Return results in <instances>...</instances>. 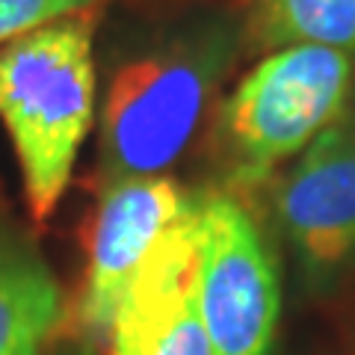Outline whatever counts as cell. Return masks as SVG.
Masks as SVG:
<instances>
[{"label":"cell","instance_id":"1","mask_svg":"<svg viewBox=\"0 0 355 355\" xmlns=\"http://www.w3.org/2000/svg\"><path fill=\"white\" fill-rule=\"evenodd\" d=\"M92 18L65 15L0 44V121L36 222L57 210L95 119Z\"/></svg>","mask_w":355,"mask_h":355},{"label":"cell","instance_id":"2","mask_svg":"<svg viewBox=\"0 0 355 355\" xmlns=\"http://www.w3.org/2000/svg\"><path fill=\"white\" fill-rule=\"evenodd\" d=\"M231 48L222 27H198L133 53L110 74L101 104L104 184L163 175L181 157Z\"/></svg>","mask_w":355,"mask_h":355},{"label":"cell","instance_id":"3","mask_svg":"<svg viewBox=\"0 0 355 355\" xmlns=\"http://www.w3.org/2000/svg\"><path fill=\"white\" fill-rule=\"evenodd\" d=\"M352 86V53L287 44L237 83L219 113V142L234 181L254 184L335 125Z\"/></svg>","mask_w":355,"mask_h":355},{"label":"cell","instance_id":"4","mask_svg":"<svg viewBox=\"0 0 355 355\" xmlns=\"http://www.w3.org/2000/svg\"><path fill=\"white\" fill-rule=\"evenodd\" d=\"M198 234V314L214 355H270L279 320V279L263 234L237 198L202 196Z\"/></svg>","mask_w":355,"mask_h":355},{"label":"cell","instance_id":"5","mask_svg":"<svg viewBox=\"0 0 355 355\" xmlns=\"http://www.w3.org/2000/svg\"><path fill=\"white\" fill-rule=\"evenodd\" d=\"M190 205L193 198L163 175L104 184L83 234L86 270L77 314L86 335L110 338L137 275Z\"/></svg>","mask_w":355,"mask_h":355},{"label":"cell","instance_id":"6","mask_svg":"<svg viewBox=\"0 0 355 355\" xmlns=\"http://www.w3.org/2000/svg\"><path fill=\"white\" fill-rule=\"evenodd\" d=\"M193 198L146 261L110 329V355H214L198 314V234Z\"/></svg>","mask_w":355,"mask_h":355},{"label":"cell","instance_id":"7","mask_svg":"<svg viewBox=\"0 0 355 355\" xmlns=\"http://www.w3.org/2000/svg\"><path fill=\"white\" fill-rule=\"evenodd\" d=\"M282 228L317 272L355 254V125L335 121L305 148L275 190Z\"/></svg>","mask_w":355,"mask_h":355},{"label":"cell","instance_id":"8","mask_svg":"<svg viewBox=\"0 0 355 355\" xmlns=\"http://www.w3.org/2000/svg\"><path fill=\"white\" fill-rule=\"evenodd\" d=\"M60 311V284L44 254L0 222V355H44Z\"/></svg>","mask_w":355,"mask_h":355},{"label":"cell","instance_id":"9","mask_svg":"<svg viewBox=\"0 0 355 355\" xmlns=\"http://www.w3.org/2000/svg\"><path fill=\"white\" fill-rule=\"evenodd\" d=\"M266 44H326L355 51V0H263Z\"/></svg>","mask_w":355,"mask_h":355},{"label":"cell","instance_id":"10","mask_svg":"<svg viewBox=\"0 0 355 355\" xmlns=\"http://www.w3.org/2000/svg\"><path fill=\"white\" fill-rule=\"evenodd\" d=\"M86 6H92V0H0V44L51 21L83 12Z\"/></svg>","mask_w":355,"mask_h":355},{"label":"cell","instance_id":"11","mask_svg":"<svg viewBox=\"0 0 355 355\" xmlns=\"http://www.w3.org/2000/svg\"><path fill=\"white\" fill-rule=\"evenodd\" d=\"M53 355H92V352H89V349H60Z\"/></svg>","mask_w":355,"mask_h":355}]
</instances>
